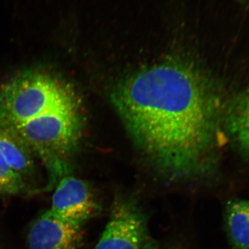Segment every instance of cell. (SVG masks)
Wrapping results in <instances>:
<instances>
[{
	"label": "cell",
	"mask_w": 249,
	"mask_h": 249,
	"mask_svg": "<svg viewBox=\"0 0 249 249\" xmlns=\"http://www.w3.org/2000/svg\"><path fill=\"white\" fill-rule=\"evenodd\" d=\"M94 249H161L150 232L148 215L132 194L117 192L109 219Z\"/></svg>",
	"instance_id": "277c9868"
},
{
	"label": "cell",
	"mask_w": 249,
	"mask_h": 249,
	"mask_svg": "<svg viewBox=\"0 0 249 249\" xmlns=\"http://www.w3.org/2000/svg\"><path fill=\"white\" fill-rule=\"evenodd\" d=\"M228 116V128L232 140L249 157V91L236 100Z\"/></svg>",
	"instance_id": "9c48e42d"
},
{
	"label": "cell",
	"mask_w": 249,
	"mask_h": 249,
	"mask_svg": "<svg viewBox=\"0 0 249 249\" xmlns=\"http://www.w3.org/2000/svg\"><path fill=\"white\" fill-rule=\"evenodd\" d=\"M37 191L8 164L0 154V196L34 194Z\"/></svg>",
	"instance_id": "30bf717a"
},
{
	"label": "cell",
	"mask_w": 249,
	"mask_h": 249,
	"mask_svg": "<svg viewBox=\"0 0 249 249\" xmlns=\"http://www.w3.org/2000/svg\"><path fill=\"white\" fill-rule=\"evenodd\" d=\"M83 225L60 219L50 211L42 213L28 231V249H83Z\"/></svg>",
	"instance_id": "8992f818"
},
{
	"label": "cell",
	"mask_w": 249,
	"mask_h": 249,
	"mask_svg": "<svg viewBox=\"0 0 249 249\" xmlns=\"http://www.w3.org/2000/svg\"><path fill=\"white\" fill-rule=\"evenodd\" d=\"M112 101L129 137L167 183L206 185L217 168L218 98L195 64L169 60L116 84Z\"/></svg>",
	"instance_id": "6da1fadb"
},
{
	"label": "cell",
	"mask_w": 249,
	"mask_h": 249,
	"mask_svg": "<svg viewBox=\"0 0 249 249\" xmlns=\"http://www.w3.org/2000/svg\"><path fill=\"white\" fill-rule=\"evenodd\" d=\"M83 127V113L78 107L45 113L8 128L47 167L49 181L42 191H52L62 178L70 175L69 158L76 148Z\"/></svg>",
	"instance_id": "7a4b0ae2"
},
{
	"label": "cell",
	"mask_w": 249,
	"mask_h": 249,
	"mask_svg": "<svg viewBox=\"0 0 249 249\" xmlns=\"http://www.w3.org/2000/svg\"><path fill=\"white\" fill-rule=\"evenodd\" d=\"M81 107L70 83L44 71H29L0 89V125L10 128L51 111Z\"/></svg>",
	"instance_id": "3957f363"
},
{
	"label": "cell",
	"mask_w": 249,
	"mask_h": 249,
	"mask_svg": "<svg viewBox=\"0 0 249 249\" xmlns=\"http://www.w3.org/2000/svg\"><path fill=\"white\" fill-rule=\"evenodd\" d=\"M0 154L11 168L19 174L27 182L28 178L34 179L36 167L32 152L14 132L1 125Z\"/></svg>",
	"instance_id": "52a82bcc"
},
{
	"label": "cell",
	"mask_w": 249,
	"mask_h": 249,
	"mask_svg": "<svg viewBox=\"0 0 249 249\" xmlns=\"http://www.w3.org/2000/svg\"><path fill=\"white\" fill-rule=\"evenodd\" d=\"M180 249V248H175V249Z\"/></svg>",
	"instance_id": "8fae6325"
},
{
	"label": "cell",
	"mask_w": 249,
	"mask_h": 249,
	"mask_svg": "<svg viewBox=\"0 0 249 249\" xmlns=\"http://www.w3.org/2000/svg\"><path fill=\"white\" fill-rule=\"evenodd\" d=\"M49 211L60 219L83 225L101 214L102 205L89 183L70 175L55 186Z\"/></svg>",
	"instance_id": "5b68a950"
},
{
	"label": "cell",
	"mask_w": 249,
	"mask_h": 249,
	"mask_svg": "<svg viewBox=\"0 0 249 249\" xmlns=\"http://www.w3.org/2000/svg\"><path fill=\"white\" fill-rule=\"evenodd\" d=\"M225 227L233 249H249V200L234 199L226 206Z\"/></svg>",
	"instance_id": "ba28073f"
}]
</instances>
